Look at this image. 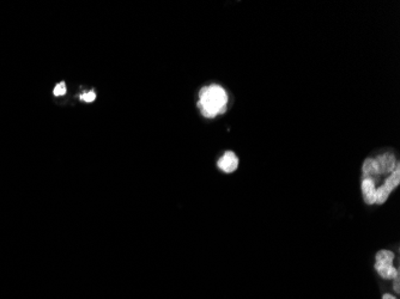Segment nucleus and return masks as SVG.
I'll return each mask as SVG.
<instances>
[{
	"label": "nucleus",
	"instance_id": "1",
	"mask_svg": "<svg viewBox=\"0 0 400 299\" xmlns=\"http://www.w3.org/2000/svg\"><path fill=\"white\" fill-rule=\"evenodd\" d=\"M226 102L228 95L225 90L219 85H210L200 90L198 107L205 118L212 119L225 112Z\"/></svg>",
	"mask_w": 400,
	"mask_h": 299
},
{
	"label": "nucleus",
	"instance_id": "2",
	"mask_svg": "<svg viewBox=\"0 0 400 299\" xmlns=\"http://www.w3.org/2000/svg\"><path fill=\"white\" fill-rule=\"evenodd\" d=\"M394 253L390 250L377 251L375 256V269L382 279L393 280L399 275V269L393 266Z\"/></svg>",
	"mask_w": 400,
	"mask_h": 299
},
{
	"label": "nucleus",
	"instance_id": "3",
	"mask_svg": "<svg viewBox=\"0 0 400 299\" xmlns=\"http://www.w3.org/2000/svg\"><path fill=\"white\" fill-rule=\"evenodd\" d=\"M374 159H375L377 169H379V175L388 174V172L392 174L396 166L399 165V163L396 162L395 157L392 153H385V155H381Z\"/></svg>",
	"mask_w": 400,
	"mask_h": 299
},
{
	"label": "nucleus",
	"instance_id": "4",
	"mask_svg": "<svg viewBox=\"0 0 400 299\" xmlns=\"http://www.w3.org/2000/svg\"><path fill=\"white\" fill-rule=\"evenodd\" d=\"M217 165H218V168L222 171L226 172V174H231V172H234L237 169L238 158L232 151H226L222 158L218 160Z\"/></svg>",
	"mask_w": 400,
	"mask_h": 299
},
{
	"label": "nucleus",
	"instance_id": "5",
	"mask_svg": "<svg viewBox=\"0 0 400 299\" xmlns=\"http://www.w3.org/2000/svg\"><path fill=\"white\" fill-rule=\"evenodd\" d=\"M363 200L367 205L376 204V187L374 178H363L361 183Z\"/></svg>",
	"mask_w": 400,
	"mask_h": 299
},
{
	"label": "nucleus",
	"instance_id": "6",
	"mask_svg": "<svg viewBox=\"0 0 400 299\" xmlns=\"http://www.w3.org/2000/svg\"><path fill=\"white\" fill-rule=\"evenodd\" d=\"M362 171H363V178H373V176H379V169H377L375 159H365L362 166Z\"/></svg>",
	"mask_w": 400,
	"mask_h": 299
},
{
	"label": "nucleus",
	"instance_id": "7",
	"mask_svg": "<svg viewBox=\"0 0 400 299\" xmlns=\"http://www.w3.org/2000/svg\"><path fill=\"white\" fill-rule=\"evenodd\" d=\"M399 182H400V165L396 166L394 171H393L392 174L387 177L385 183H383L382 185L389 191V193H392V191L399 185Z\"/></svg>",
	"mask_w": 400,
	"mask_h": 299
},
{
	"label": "nucleus",
	"instance_id": "8",
	"mask_svg": "<svg viewBox=\"0 0 400 299\" xmlns=\"http://www.w3.org/2000/svg\"><path fill=\"white\" fill-rule=\"evenodd\" d=\"M65 93H66L65 83H64V81H61V83H59V84L55 86V89H54V95H55V96H64Z\"/></svg>",
	"mask_w": 400,
	"mask_h": 299
},
{
	"label": "nucleus",
	"instance_id": "9",
	"mask_svg": "<svg viewBox=\"0 0 400 299\" xmlns=\"http://www.w3.org/2000/svg\"><path fill=\"white\" fill-rule=\"evenodd\" d=\"M79 98L84 101V102H93L96 98V93L94 91H89V92H85L83 95H81Z\"/></svg>",
	"mask_w": 400,
	"mask_h": 299
},
{
	"label": "nucleus",
	"instance_id": "10",
	"mask_svg": "<svg viewBox=\"0 0 400 299\" xmlns=\"http://www.w3.org/2000/svg\"><path fill=\"white\" fill-rule=\"evenodd\" d=\"M394 280V281H393V285H394V291L396 292V293H399V275L396 276L395 279H393Z\"/></svg>",
	"mask_w": 400,
	"mask_h": 299
},
{
	"label": "nucleus",
	"instance_id": "11",
	"mask_svg": "<svg viewBox=\"0 0 400 299\" xmlns=\"http://www.w3.org/2000/svg\"><path fill=\"white\" fill-rule=\"evenodd\" d=\"M382 299H398V298L394 297V295L390 294V293H385L382 295Z\"/></svg>",
	"mask_w": 400,
	"mask_h": 299
}]
</instances>
